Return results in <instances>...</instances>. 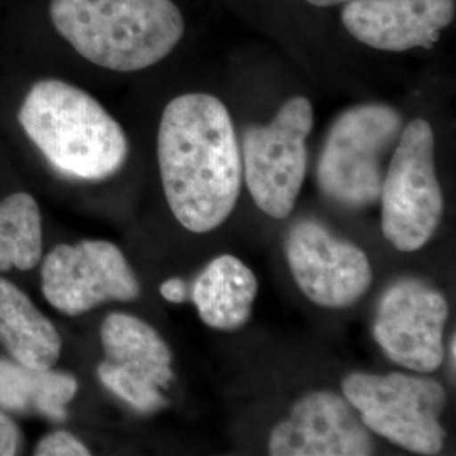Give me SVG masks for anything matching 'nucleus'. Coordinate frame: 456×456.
Returning a JSON list of instances; mask_svg holds the SVG:
<instances>
[{
	"label": "nucleus",
	"instance_id": "nucleus-1",
	"mask_svg": "<svg viewBox=\"0 0 456 456\" xmlns=\"http://www.w3.org/2000/svg\"><path fill=\"white\" fill-rule=\"evenodd\" d=\"M164 195L176 220L195 233L220 227L242 190V152L227 107L208 94L173 98L158 134Z\"/></svg>",
	"mask_w": 456,
	"mask_h": 456
},
{
	"label": "nucleus",
	"instance_id": "nucleus-2",
	"mask_svg": "<svg viewBox=\"0 0 456 456\" xmlns=\"http://www.w3.org/2000/svg\"><path fill=\"white\" fill-rule=\"evenodd\" d=\"M19 124L51 166L77 180L110 178L127 159L118 122L92 95L61 80L34 83Z\"/></svg>",
	"mask_w": 456,
	"mask_h": 456
},
{
	"label": "nucleus",
	"instance_id": "nucleus-3",
	"mask_svg": "<svg viewBox=\"0 0 456 456\" xmlns=\"http://www.w3.org/2000/svg\"><path fill=\"white\" fill-rule=\"evenodd\" d=\"M49 16L85 60L114 71L159 63L184 33L171 0H51Z\"/></svg>",
	"mask_w": 456,
	"mask_h": 456
},
{
	"label": "nucleus",
	"instance_id": "nucleus-4",
	"mask_svg": "<svg viewBox=\"0 0 456 456\" xmlns=\"http://www.w3.org/2000/svg\"><path fill=\"white\" fill-rule=\"evenodd\" d=\"M403 131L399 112L365 103L343 112L328 132L318 161L323 195L345 208H362L380 198L384 159Z\"/></svg>",
	"mask_w": 456,
	"mask_h": 456
},
{
	"label": "nucleus",
	"instance_id": "nucleus-5",
	"mask_svg": "<svg viewBox=\"0 0 456 456\" xmlns=\"http://www.w3.org/2000/svg\"><path fill=\"white\" fill-rule=\"evenodd\" d=\"M343 395L375 435L411 453L438 455L446 440L441 414L448 394L440 382L403 372H355L343 380Z\"/></svg>",
	"mask_w": 456,
	"mask_h": 456
},
{
	"label": "nucleus",
	"instance_id": "nucleus-6",
	"mask_svg": "<svg viewBox=\"0 0 456 456\" xmlns=\"http://www.w3.org/2000/svg\"><path fill=\"white\" fill-rule=\"evenodd\" d=\"M380 200V227L394 248L419 250L436 233L444 200L435 163V132L423 118L401 131L384 175Z\"/></svg>",
	"mask_w": 456,
	"mask_h": 456
},
{
	"label": "nucleus",
	"instance_id": "nucleus-7",
	"mask_svg": "<svg viewBox=\"0 0 456 456\" xmlns=\"http://www.w3.org/2000/svg\"><path fill=\"white\" fill-rule=\"evenodd\" d=\"M311 129L310 100L294 97L279 109L271 124L245 131V183L256 205L273 218H286L293 212L306 176Z\"/></svg>",
	"mask_w": 456,
	"mask_h": 456
},
{
	"label": "nucleus",
	"instance_id": "nucleus-8",
	"mask_svg": "<svg viewBox=\"0 0 456 456\" xmlns=\"http://www.w3.org/2000/svg\"><path fill=\"white\" fill-rule=\"evenodd\" d=\"M49 305L69 316L107 301H134L141 286L122 250L107 240H82L54 247L41 269Z\"/></svg>",
	"mask_w": 456,
	"mask_h": 456
},
{
	"label": "nucleus",
	"instance_id": "nucleus-9",
	"mask_svg": "<svg viewBox=\"0 0 456 456\" xmlns=\"http://www.w3.org/2000/svg\"><path fill=\"white\" fill-rule=\"evenodd\" d=\"M100 338L105 354L98 363L100 382L141 412L164 408L163 389L175 374L163 337L137 316L112 313L102 323Z\"/></svg>",
	"mask_w": 456,
	"mask_h": 456
},
{
	"label": "nucleus",
	"instance_id": "nucleus-10",
	"mask_svg": "<svg viewBox=\"0 0 456 456\" xmlns=\"http://www.w3.org/2000/svg\"><path fill=\"white\" fill-rule=\"evenodd\" d=\"M444 296L416 277L394 282L382 294L374 323V338L386 355L412 372L429 374L444 360Z\"/></svg>",
	"mask_w": 456,
	"mask_h": 456
},
{
	"label": "nucleus",
	"instance_id": "nucleus-11",
	"mask_svg": "<svg viewBox=\"0 0 456 456\" xmlns=\"http://www.w3.org/2000/svg\"><path fill=\"white\" fill-rule=\"evenodd\" d=\"M284 252L297 288L318 306H352L372 286L374 274L367 254L314 220L291 227Z\"/></svg>",
	"mask_w": 456,
	"mask_h": 456
},
{
	"label": "nucleus",
	"instance_id": "nucleus-12",
	"mask_svg": "<svg viewBox=\"0 0 456 456\" xmlns=\"http://www.w3.org/2000/svg\"><path fill=\"white\" fill-rule=\"evenodd\" d=\"M374 443L357 411L337 392H310L273 429L274 456H367Z\"/></svg>",
	"mask_w": 456,
	"mask_h": 456
},
{
	"label": "nucleus",
	"instance_id": "nucleus-13",
	"mask_svg": "<svg viewBox=\"0 0 456 456\" xmlns=\"http://www.w3.org/2000/svg\"><path fill=\"white\" fill-rule=\"evenodd\" d=\"M455 19V0H352L342 20L360 43L382 51L433 48Z\"/></svg>",
	"mask_w": 456,
	"mask_h": 456
},
{
	"label": "nucleus",
	"instance_id": "nucleus-14",
	"mask_svg": "<svg viewBox=\"0 0 456 456\" xmlns=\"http://www.w3.org/2000/svg\"><path fill=\"white\" fill-rule=\"evenodd\" d=\"M257 291V277L244 262L233 256H220L196 277L191 299L205 325L237 331L250 320Z\"/></svg>",
	"mask_w": 456,
	"mask_h": 456
},
{
	"label": "nucleus",
	"instance_id": "nucleus-15",
	"mask_svg": "<svg viewBox=\"0 0 456 456\" xmlns=\"http://www.w3.org/2000/svg\"><path fill=\"white\" fill-rule=\"evenodd\" d=\"M0 343L11 357L34 369H53L61 355V337L28 294L0 277Z\"/></svg>",
	"mask_w": 456,
	"mask_h": 456
},
{
	"label": "nucleus",
	"instance_id": "nucleus-16",
	"mask_svg": "<svg viewBox=\"0 0 456 456\" xmlns=\"http://www.w3.org/2000/svg\"><path fill=\"white\" fill-rule=\"evenodd\" d=\"M77 392L78 382L73 375L0 359V408L36 412L61 423Z\"/></svg>",
	"mask_w": 456,
	"mask_h": 456
},
{
	"label": "nucleus",
	"instance_id": "nucleus-17",
	"mask_svg": "<svg viewBox=\"0 0 456 456\" xmlns=\"http://www.w3.org/2000/svg\"><path fill=\"white\" fill-rule=\"evenodd\" d=\"M43 224L33 196L14 193L0 201V273L29 271L41 261Z\"/></svg>",
	"mask_w": 456,
	"mask_h": 456
},
{
	"label": "nucleus",
	"instance_id": "nucleus-18",
	"mask_svg": "<svg viewBox=\"0 0 456 456\" xmlns=\"http://www.w3.org/2000/svg\"><path fill=\"white\" fill-rule=\"evenodd\" d=\"M36 456H88L90 450L71 433L56 431L39 441L34 448Z\"/></svg>",
	"mask_w": 456,
	"mask_h": 456
},
{
	"label": "nucleus",
	"instance_id": "nucleus-19",
	"mask_svg": "<svg viewBox=\"0 0 456 456\" xmlns=\"http://www.w3.org/2000/svg\"><path fill=\"white\" fill-rule=\"evenodd\" d=\"M22 444V433L17 424L0 412V456H14Z\"/></svg>",
	"mask_w": 456,
	"mask_h": 456
},
{
	"label": "nucleus",
	"instance_id": "nucleus-20",
	"mask_svg": "<svg viewBox=\"0 0 456 456\" xmlns=\"http://www.w3.org/2000/svg\"><path fill=\"white\" fill-rule=\"evenodd\" d=\"M161 296L169 303H184L190 297V286L178 277L167 279L159 288Z\"/></svg>",
	"mask_w": 456,
	"mask_h": 456
},
{
	"label": "nucleus",
	"instance_id": "nucleus-21",
	"mask_svg": "<svg viewBox=\"0 0 456 456\" xmlns=\"http://www.w3.org/2000/svg\"><path fill=\"white\" fill-rule=\"evenodd\" d=\"M313 5H318V7H330V5H338V4H346V2H352V0H306Z\"/></svg>",
	"mask_w": 456,
	"mask_h": 456
},
{
	"label": "nucleus",
	"instance_id": "nucleus-22",
	"mask_svg": "<svg viewBox=\"0 0 456 456\" xmlns=\"http://www.w3.org/2000/svg\"><path fill=\"white\" fill-rule=\"evenodd\" d=\"M456 338L455 335H452V338H450V350H448V354H450V362H452V370L455 372V365H456Z\"/></svg>",
	"mask_w": 456,
	"mask_h": 456
}]
</instances>
